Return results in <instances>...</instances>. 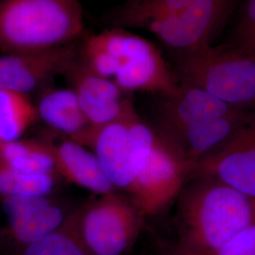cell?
Returning a JSON list of instances; mask_svg holds the SVG:
<instances>
[{
    "label": "cell",
    "mask_w": 255,
    "mask_h": 255,
    "mask_svg": "<svg viewBox=\"0 0 255 255\" xmlns=\"http://www.w3.org/2000/svg\"><path fill=\"white\" fill-rule=\"evenodd\" d=\"M175 202V236L162 255H210L255 222V199L203 176H191Z\"/></svg>",
    "instance_id": "obj_1"
},
{
    "label": "cell",
    "mask_w": 255,
    "mask_h": 255,
    "mask_svg": "<svg viewBox=\"0 0 255 255\" xmlns=\"http://www.w3.org/2000/svg\"><path fill=\"white\" fill-rule=\"evenodd\" d=\"M236 0H127L110 15L115 27L145 29L164 45L188 54L224 25Z\"/></svg>",
    "instance_id": "obj_2"
},
{
    "label": "cell",
    "mask_w": 255,
    "mask_h": 255,
    "mask_svg": "<svg viewBox=\"0 0 255 255\" xmlns=\"http://www.w3.org/2000/svg\"><path fill=\"white\" fill-rule=\"evenodd\" d=\"M84 28L78 0H1L0 51L19 53L73 44Z\"/></svg>",
    "instance_id": "obj_3"
},
{
    "label": "cell",
    "mask_w": 255,
    "mask_h": 255,
    "mask_svg": "<svg viewBox=\"0 0 255 255\" xmlns=\"http://www.w3.org/2000/svg\"><path fill=\"white\" fill-rule=\"evenodd\" d=\"M180 84L199 88L232 106L255 109V55L241 47L204 46L179 55Z\"/></svg>",
    "instance_id": "obj_4"
},
{
    "label": "cell",
    "mask_w": 255,
    "mask_h": 255,
    "mask_svg": "<svg viewBox=\"0 0 255 255\" xmlns=\"http://www.w3.org/2000/svg\"><path fill=\"white\" fill-rule=\"evenodd\" d=\"M155 134L130 101L119 119L99 127L89 126L75 141L91 146L110 182L126 190L146 163Z\"/></svg>",
    "instance_id": "obj_5"
},
{
    "label": "cell",
    "mask_w": 255,
    "mask_h": 255,
    "mask_svg": "<svg viewBox=\"0 0 255 255\" xmlns=\"http://www.w3.org/2000/svg\"><path fill=\"white\" fill-rule=\"evenodd\" d=\"M155 132L146 163L125 190L128 199L144 219L168 208L191 177L190 164L166 138Z\"/></svg>",
    "instance_id": "obj_6"
},
{
    "label": "cell",
    "mask_w": 255,
    "mask_h": 255,
    "mask_svg": "<svg viewBox=\"0 0 255 255\" xmlns=\"http://www.w3.org/2000/svg\"><path fill=\"white\" fill-rule=\"evenodd\" d=\"M80 235L91 255H124L133 245L144 218L116 192L101 196L76 213Z\"/></svg>",
    "instance_id": "obj_7"
},
{
    "label": "cell",
    "mask_w": 255,
    "mask_h": 255,
    "mask_svg": "<svg viewBox=\"0 0 255 255\" xmlns=\"http://www.w3.org/2000/svg\"><path fill=\"white\" fill-rule=\"evenodd\" d=\"M191 176L214 179L255 199V113L224 144L194 164Z\"/></svg>",
    "instance_id": "obj_8"
},
{
    "label": "cell",
    "mask_w": 255,
    "mask_h": 255,
    "mask_svg": "<svg viewBox=\"0 0 255 255\" xmlns=\"http://www.w3.org/2000/svg\"><path fill=\"white\" fill-rule=\"evenodd\" d=\"M113 81L123 93L146 92L173 95L180 83L161 52L148 40L130 32L127 36L119 71Z\"/></svg>",
    "instance_id": "obj_9"
},
{
    "label": "cell",
    "mask_w": 255,
    "mask_h": 255,
    "mask_svg": "<svg viewBox=\"0 0 255 255\" xmlns=\"http://www.w3.org/2000/svg\"><path fill=\"white\" fill-rule=\"evenodd\" d=\"M80 47L73 43L39 51L3 53L0 56V90L27 96L54 75H64L79 58Z\"/></svg>",
    "instance_id": "obj_10"
},
{
    "label": "cell",
    "mask_w": 255,
    "mask_h": 255,
    "mask_svg": "<svg viewBox=\"0 0 255 255\" xmlns=\"http://www.w3.org/2000/svg\"><path fill=\"white\" fill-rule=\"evenodd\" d=\"M64 211L47 196H0V238L25 247L59 228Z\"/></svg>",
    "instance_id": "obj_11"
},
{
    "label": "cell",
    "mask_w": 255,
    "mask_h": 255,
    "mask_svg": "<svg viewBox=\"0 0 255 255\" xmlns=\"http://www.w3.org/2000/svg\"><path fill=\"white\" fill-rule=\"evenodd\" d=\"M157 110L159 128L155 129L168 140L183 129L207 119L234 116L250 110L227 104L207 92L180 84L173 95L161 96Z\"/></svg>",
    "instance_id": "obj_12"
},
{
    "label": "cell",
    "mask_w": 255,
    "mask_h": 255,
    "mask_svg": "<svg viewBox=\"0 0 255 255\" xmlns=\"http://www.w3.org/2000/svg\"><path fill=\"white\" fill-rule=\"evenodd\" d=\"M72 84L90 126L99 127L114 121L124 113L130 101L123 99V92L113 80L92 72L79 58L64 74Z\"/></svg>",
    "instance_id": "obj_13"
},
{
    "label": "cell",
    "mask_w": 255,
    "mask_h": 255,
    "mask_svg": "<svg viewBox=\"0 0 255 255\" xmlns=\"http://www.w3.org/2000/svg\"><path fill=\"white\" fill-rule=\"evenodd\" d=\"M44 142L53 157L55 172L65 180L100 196L116 192L96 155L82 145L71 139L58 143L50 140Z\"/></svg>",
    "instance_id": "obj_14"
},
{
    "label": "cell",
    "mask_w": 255,
    "mask_h": 255,
    "mask_svg": "<svg viewBox=\"0 0 255 255\" xmlns=\"http://www.w3.org/2000/svg\"><path fill=\"white\" fill-rule=\"evenodd\" d=\"M38 118L50 128L76 140L90 126L72 89H48L36 106Z\"/></svg>",
    "instance_id": "obj_15"
},
{
    "label": "cell",
    "mask_w": 255,
    "mask_h": 255,
    "mask_svg": "<svg viewBox=\"0 0 255 255\" xmlns=\"http://www.w3.org/2000/svg\"><path fill=\"white\" fill-rule=\"evenodd\" d=\"M0 163L19 172L54 175L53 157L44 141L0 143Z\"/></svg>",
    "instance_id": "obj_16"
},
{
    "label": "cell",
    "mask_w": 255,
    "mask_h": 255,
    "mask_svg": "<svg viewBox=\"0 0 255 255\" xmlns=\"http://www.w3.org/2000/svg\"><path fill=\"white\" fill-rule=\"evenodd\" d=\"M38 119L26 95L0 90V143L19 140Z\"/></svg>",
    "instance_id": "obj_17"
},
{
    "label": "cell",
    "mask_w": 255,
    "mask_h": 255,
    "mask_svg": "<svg viewBox=\"0 0 255 255\" xmlns=\"http://www.w3.org/2000/svg\"><path fill=\"white\" fill-rule=\"evenodd\" d=\"M21 255H91L80 235L76 213L64 223L33 243L22 247Z\"/></svg>",
    "instance_id": "obj_18"
},
{
    "label": "cell",
    "mask_w": 255,
    "mask_h": 255,
    "mask_svg": "<svg viewBox=\"0 0 255 255\" xmlns=\"http://www.w3.org/2000/svg\"><path fill=\"white\" fill-rule=\"evenodd\" d=\"M54 182L53 175L23 173L0 163V196H47Z\"/></svg>",
    "instance_id": "obj_19"
},
{
    "label": "cell",
    "mask_w": 255,
    "mask_h": 255,
    "mask_svg": "<svg viewBox=\"0 0 255 255\" xmlns=\"http://www.w3.org/2000/svg\"><path fill=\"white\" fill-rule=\"evenodd\" d=\"M208 255H255V222Z\"/></svg>",
    "instance_id": "obj_20"
},
{
    "label": "cell",
    "mask_w": 255,
    "mask_h": 255,
    "mask_svg": "<svg viewBox=\"0 0 255 255\" xmlns=\"http://www.w3.org/2000/svg\"><path fill=\"white\" fill-rule=\"evenodd\" d=\"M238 46L248 52H254L255 46V0H249L237 28Z\"/></svg>",
    "instance_id": "obj_21"
},
{
    "label": "cell",
    "mask_w": 255,
    "mask_h": 255,
    "mask_svg": "<svg viewBox=\"0 0 255 255\" xmlns=\"http://www.w3.org/2000/svg\"><path fill=\"white\" fill-rule=\"evenodd\" d=\"M253 54L255 55V49H254V52H253Z\"/></svg>",
    "instance_id": "obj_22"
}]
</instances>
